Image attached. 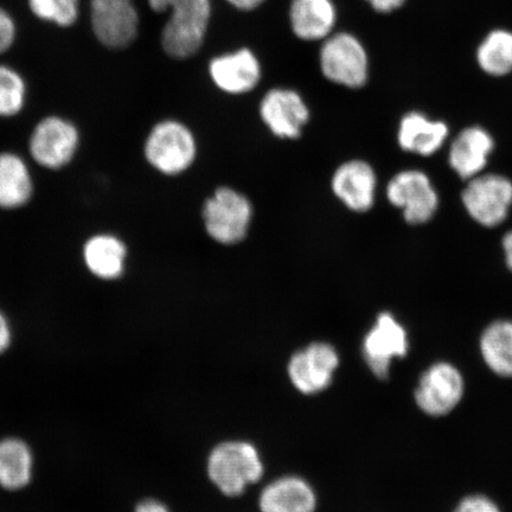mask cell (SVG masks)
<instances>
[{"instance_id":"6da1fadb","label":"cell","mask_w":512,"mask_h":512,"mask_svg":"<svg viewBox=\"0 0 512 512\" xmlns=\"http://www.w3.org/2000/svg\"><path fill=\"white\" fill-rule=\"evenodd\" d=\"M147 4L157 14H170L160 35L166 55L187 60L202 49L213 17V0H147Z\"/></svg>"},{"instance_id":"7a4b0ae2","label":"cell","mask_w":512,"mask_h":512,"mask_svg":"<svg viewBox=\"0 0 512 512\" xmlns=\"http://www.w3.org/2000/svg\"><path fill=\"white\" fill-rule=\"evenodd\" d=\"M318 61L324 78L335 85L360 89L367 85L370 57L360 37L335 31L320 44Z\"/></svg>"},{"instance_id":"3957f363","label":"cell","mask_w":512,"mask_h":512,"mask_svg":"<svg viewBox=\"0 0 512 512\" xmlns=\"http://www.w3.org/2000/svg\"><path fill=\"white\" fill-rule=\"evenodd\" d=\"M209 477L224 495L239 496L247 485L258 482L264 473L256 448L241 441H230L211 452Z\"/></svg>"},{"instance_id":"277c9868","label":"cell","mask_w":512,"mask_h":512,"mask_svg":"<svg viewBox=\"0 0 512 512\" xmlns=\"http://www.w3.org/2000/svg\"><path fill=\"white\" fill-rule=\"evenodd\" d=\"M144 153L152 168L164 175H178L194 163L195 138L189 128L178 121H162L152 128Z\"/></svg>"},{"instance_id":"5b68a950","label":"cell","mask_w":512,"mask_h":512,"mask_svg":"<svg viewBox=\"0 0 512 512\" xmlns=\"http://www.w3.org/2000/svg\"><path fill=\"white\" fill-rule=\"evenodd\" d=\"M252 220L248 198L230 188H220L203 207V221L211 239L235 245L246 238Z\"/></svg>"},{"instance_id":"8992f818","label":"cell","mask_w":512,"mask_h":512,"mask_svg":"<svg viewBox=\"0 0 512 512\" xmlns=\"http://www.w3.org/2000/svg\"><path fill=\"white\" fill-rule=\"evenodd\" d=\"M462 202L471 219L495 228L508 219L512 207V181L498 174H482L466 182Z\"/></svg>"},{"instance_id":"52a82bcc","label":"cell","mask_w":512,"mask_h":512,"mask_svg":"<svg viewBox=\"0 0 512 512\" xmlns=\"http://www.w3.org/2000/svg\"><path fill=\"white\" fill-rule=\"evenodd\" d=\"M465 380L460 370L450 362H437L420 376L414 400L422 413L432 418L450 414L462 402Z\"/></svg>"},{"instance_id":"ba28073f","label":"cell","mask_w":512,"mask_h":512,"mask_svg":"<svg viewBox=\"0 0 512 512\" xmlns=\"http://www.w3.org/2000/svg\"><path fill=\"white\" fill-rule=\"evenodd\" d=\"M80 146V132L72 121L51 115L40 121L31 133L29 150L42 168L61 170L72 163Z\"/></svg>"},{"instance_id":"9c48e42d","label":"cell","mask_w":512,"mask_h":512,"mask_svg":"<svg viewBox=\"0 0 512 512\" xmlns=\"http://www.w3.org/2000/svg\"><path fill=\"white\" fill-rule=\"evenodd\" d=\"M390 204L402 211L413 226L431 221L439 208V196L431 178L421 170H405L390 179L387 190Z\"/></svg>"},{"instance_id":"30bf717a","label":"cell","mask_w":512,"mask_h":512,"mask_svg":"<svg viewBox=\"0 0 512 512\" xmlns=\"http://www.w3.org/2000/svg\"><path fill=\"white\" fill-rule=\"evenodd\" d=\"M92 29L106 48L130 47L139 34L140 16L133 0H91Z\"/></svg>"},{"instance_id":"8fae6325","label":"cell","mask_w":512,"mask_h":512,"mask_svg":"<svg viewBox=\"0 0 512 512\" xmlns=\"http://www.w3.org/2000/svg\"><path fill=\"white\" fill-rule=\"evenodd\" d=\"M408 350L405 326L392 313H380L363 342V356L369 369L379 379H387L393 361L406 357Z\"/></svg>"},{"instance_id":"7c38bea8","label":"cell","mask_w":512,"mask_h":512,"mask_svg":"<svg viewBox=\"0 0 512 512\" xmlns=\"http://www.w3.org/2000/svg\"><path fill=\"white\" fill-rule=\"evenodd\" d=\"M208 70L214 85L232 95L252 92L262 78L259 57L248 47L215 56L209 62Z\"/></svg>"},{"instance_id":"4fadbf2b","label":"cell","mask_w":512,"mask_h":512,"mask_svg":"<svg viewBox=\"0 0 512 512\" xmlns=\"http://www.w3.org/2000/svg\"><path fill=\"white\" fill-rule=\"evenodd\" d=\"M260 115L274 136L297 139L310 119L309 107L298 92L273 88L261 100Z\"/></svg>"},{"instance_id":"5bb4252c","label":"cell","mask_w":512,"mask_h":512,"mask_svg":"<svg viewBox=\"0 0 512 512\" xmlns=\"http://www.w3.org/2000/svg\"><path fill=\"white\" fill-rule=\"evenodd\" d=\"M338 364L339 357L330 344L313 343L291 358L288 375L300 392L316 394L330 386Z\"/></svg>"},{"instance_id":"9a60e30c","label":"cell","mask_w":512,"mask_h":512,"mask_svg":"<svg viewBox=\"0 0 512 512\" xmlns=\"http://www.w3.org/2000/svg\"><path fill=\"white\" fill-rule=\"evenodd\" d=\"M288 23L303 42H320L334 34L338 23L335 0H291Z\"/></svg>"},{"instance_id":"2e32d148","label":"cell","mask_w":512,"mask_h":512,"mask_svg":"<svg viewBox=\"0 0 512 512\" xmlns=\"http://www.w3.org/2000/svg\"><path fill=\"white\" fill-rule=\"evenodd\" d=\"M495 150V139L480 126L466 127L453 140L448 151V163L456 174L470 181L483 174Z\"/></svg>"},{"instance_id":"e0dca14e","label":"cell","mask_w":512,"mask_h":512,"mask_svg":"<svg viewBox=\"0 0 512 512\" xmlns=\"http://www.w3.org/2000/svg\"><path fill=\"white\" fill-rule=\"evenodd\" d=\"M332 190L350 210L364 213L374 206L375 171L363 160H350L336 170Z\"/></svg>"},{"instance_id":"ac0fdd59","label":"cell","mask_w":512,"mask_h":512,"mask_svg":"<svg viewBox=\"0 0 512 512\" xmlns=\"http://www.w3.org/2000/svg\"><path fill=\"white\" fill-rule=\"evenodd\" d=\"M448 126L444 121L433 120L426 114L409 112L400 121L399 145L403 151L422 157H430L444 146Z\"/></svg>"},{"instance_id":"d6986e66","label":"cell","mask_w":512,"mask_h":512,"mask_svg":"<svg viewBox=\"0 0 512 512\" xmlns=\"http://www.w3.org/2000/svg\"><path fill=\"white\" fill-rule=\"evenodd\" d=\"M83 261L87 270L101 280H117L126 268L127 247L113 234H96L83 246Z\"/></svg>"},{"instance_id":"ffe728a7","label":"cell","mask_w":512,"mask_h":512,"mask_svg":"<svg viewBox=\"0 0 512 512\" xmlns=\"http://www.w3.org/2000/svg\"><path fill=\"white\" fill-rule=\"evenodd\" d=\"M34 194V179L27 162L14 152H0V209L27 206Z\"/></svg>"},{"instance_id":"44dd1931","label":"cell","mask_w":512,"mask_h":512,"mask_svg":"<svg viewBox=\"0 0 512 512\" xmlns=\"http://www.w3.org/2000/svg\"><path fill=\"white\" fill-rule=\"evenodd\" d=\"M316 504L315 492L298 477L275 480L260 497L261 512H315Z\"/></svg>"},{"instance_id":"7402d4cb","label":"cell","mask_w":512,"mask_h":512,"mask_svg":"<svg viewBox=\"0 0 512 512\" xmlns=\"http://www.w3.org/2000/svg\"><path fill=\"white\" fill-rule=\"evenodd\" d=\"M479 351L492 373L512 379V320H496L486 326L479 339Z\"/></svg>"},{"instance_id":"603a6c76","label":"cell","mask_w":512,"mask_h":512,"mask_svg":"<svg viewBox=\"0 0 512 512\" xmlns=\"http://www.w3.org/2000/svg\"><path fill=\"white\" fill-rule=\"evenodd\" d=\"M475 59L478 68L491 78L512 74V30H490L478 43Z\"/></svg>"},{"instance_id":"cb8c5ba5","label":"cell","mask_w":512,"mask_h":512,"mask_svg":"<svg viewBox=\"0 0 512 512\" xmlns=\"http://www.w3.org/2000/svg\"><path fill=\"white\" fill-rule=\"evenodd\" d=\"M34 459L24 441L16 438L0 440V486L21 490L30 483Z\"/></svg>"},{"instance_id":"d4e9b609","label":"cell","mask_w":512,"mask_h":512,"mask_svg":"<svg viewBox=\"0 0 512 512\" xmlns=\"http://www.w3.org/2000/svg\"><path fill=\"white\" fill-rule=\"evenodd\" d=\"M27 83L14 68L0 64V118H12L27 102Z\"/></svg>"},{"instance_id":"484cf974","label":"cell","mask_w":512,"mask_h":512,"mask_svg":"<svg viewBox=\"0 0 512 512\" xmlns=\"http://www.w3.org/2000/svg\"><path fill=\"white\" fill-rule=\"evenodd\" d=\"M29 8L38 19L62 28L78 21L80 0H28Z\"/></svg>"},{"instance_id":"4316f807","label":"cell","mask_w":512,"mask_h":512,"mask_svg":"<svg viewBox=\"0 0 512 512\" xmlns=\"http://www.w3.org/2000/svg\"><path fill=\"white\" fill-rule=\"evenodd\" d=\"M453 512H503L495 501L485 495H470L460 501Z\"/></svg>"},{"instance_id":"83f0119b","label":"cell","mask_w":512,"mask_h":512,"mask_svg":"<svg viewBox=\"0 0 512 512\" xmlns=\"http://www.w3.org/2000/svg\"><path fill=\"white\" fill-rule=\"evenodd\" d=\"M17 25L8 11L0 8V55L10 50L16 41Z\"/></svg>"},{"instance_id":"f1b7e54d","label":"cell","mask_w":512,"mask_h":512,"mask_svg":"<svg viewBox=\"0 0 512 512\" xmlns=\"http://www.w3.org/2000/svg\"><path fill=\"white\" fill-rule=\"evenodd\" d=\"M376 14L390 15L406 5L407 0H364Z\"/></svg>"},{"instance_id":"f546056e","label":"cell","mask_w":512,"mask_h":512,"mask_svg":"<svg viewBox=\"0 0 512 512\" xmlns=\"http://www.w3.org/2000/svg\"><path fill=\"white\" fill-rule=\"evenodd\" d=\"M12 331L8 318L0 312V354L8 350L11 344Z\"/></svg>"},{"instance_id":"4dcf8cb0","label":"cell","mask_w":512,"mask_h":512,"mask_svg":"<svg viewBox=\"0 0 512 512\" xmlns=\"http://www.w3.org/2000/svg\"><path fill=\"white\" fill-rule=\"evenodd\" d=\"M267 0H226V3L233 9L242 12H251L258 10Z\"/></svg>"},{"instance_id":"1f68e13d","label":"cell","mask_w":512,"mask_h":512,"mask_svg":"<svg viewBox=\"0 0 512 512\" xmlns=\"http://www.w3.org/2000/svg\"><path fill=\"white\" fill-rule=\"evenodd\" d=\"M136 512H169V510L163 503L147 499L138 505Z\"/></svg>"},{"instance_id":"d6a6232c","label":"cell","mask_w":512,"mask_h":512,"mask_svg":"<svg viewBox=\"0 0 512 512\" xmlns=\"http://www.w3.org/2000/svg\"><path fill=\"white\" fill-rule=\"evenodd\" d=\"M502 246L505 264H507L509 270L512 271V229L504 235Z\"/></svg>"}]
</instances>
